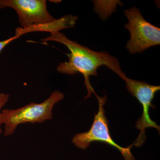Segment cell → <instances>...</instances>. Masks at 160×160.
<instances>
[{
    "label": "cell",
    "instance_id": "obj_6",
    "mask_svg": "<svg viewBox=\"0 0 160 160\" xmlns=\"http://www.w3.org/2000/svg\"><path fill=\"white\" fill-rule=\"evenodd\" d=\"M14 9L22 29L51 22L55 19L49 14L46 0H0V9Z\"/></svg>",
    "mask_w": 160,
    "mask_h": 160
},
{
    "label": "cell",
    "instance_id": "obj_7",
    "mask_svg": "<svg viewBox=\"0 0 160 160\" xmlns=\"http://www.w3.org/2000/svg\"><path fill=\"white\" fill-rule=\"evenodd\" d=\"M78 20V17L77 16L67 15L58 19H55L51 22L26 29L18 27L16 29L15 35L20 37L23 34L34 32H47L52 34L55 32H59L61 29L74 27Z\"/></svg>",
    "mask_w": 160,
    "mask_h": 160
},
{
    "label": "cell",
    "instance_id": "obj_4",
    "mask_svg": "<svg viewBox=\"0 0 160 160\" xmlns=\"http://www.w3.org/2000/svg\"><path fill=\"white\" fill-rule=\"evenodd\" d=\"M124 14L128 20L125 28L130 32L126 48L131 54L141 53L146 49L160 44V29L149 22L138 9H126Z\"/></svg>",
    "mask_w": 160,
    "mask_h": 160
},
{
    "label": "cell",
    "instance_id": "obj_10",
    "mask_svg": "<svg viewBox=\"0 0 160 160\" xmlns=\"http://www.w3.org/2000/svg\"><path fill=\"white\" fill-rule=\"evenodd\" d=\"M19 38V37L18 36L15 35L14 36L12 37L9 38L7 39L6 40L0 41V54H1L3 49H4L8 44L11 42L12 41H14V40H16Z\"/></svg>",
    "mask_w": 160,
    "mask_h": 160
},
{
    "label": "cell",
    "instance_id": "obj_1",
    "mask_svg": "<svg viewBox=\"0 0 160 160\" xmlns=\"http://www.w3.org/2000/svg\"><path fill=\"white\" fill-rule=\"evenodd\" d=\"M41 40L44 43L49 41L58 42L67 47L70 52L66 53L69 61L60 63L57 69L62 74L72 75L79 72L83 75L88 91L86 99L91 97L92 92L95 93L89 82V77L97 76V70L100 66H106L122 79L126 76L121 69L118 60L115 57L107 52L95 51L82 46L68 38L64 33L59 32L52 33Z\"/></svg>",
    "mask_w": 160,
    "mask_h": 160
},
{
    "label": "cell",
    "instance_id": "obj_5",
    "mask_svg": "<svg viewBox=\"0 0 160 160\" xmlns=\"http://www.w3.org/2000/svg\"><path fill=\"white\" fill-rule=\"evenodd\" d=\"M122 80L126 82V87L129 93L135 97L141 104L143 109L142 117L138 120L136 127L140 131L139 135L132 145L139 147L143 145L146 139V129L154 128L160 132V126L151 119L149 115L150 108L154 109L152 104L156 93L160 90L159 86H153L144 82L137 81L125 76Z\"/></svg>",
    "mask_w": 160,
    "mask_h": 160
},
{
    "label": "cell",
    "instance_id": "obj_2",
    "mask_svg": "<svg viewBox=\"0 0 160 160\" xmlns=\"http://www.w3.org/2000/svg\"><path fill=\"white\" fill-rule=\"evenodd\" d=\"M64 97L62 92L56 90L47 99L40 104L31 102L18 109H4L2 113L3 124H5L4 136L12 134L20 124L41 123L46 120L52 119L53 106Z\"/></svg>",
    "mask_w": 160,
    "mask_h": 160
},
{
    "label": "cell",
    "instance_id": "obj_8",
    "mask_svg": "<svg viewBox=\"0 0 160 160\" xmlns=\"http://www.w3.org/2000/svg\"><path fill=\"white\" fill-rule=\"evenodd\" d=\"M93 2L101 7L102 6V8L94 6V10L102 20H106L114 11L112 10L115 11L117 5L121 3V2L119 1H112L109 6H107L109 4V1H94Z\"/></svg>",
    "mask_w": 160,
    "mask_h": 160
},
{
    "label": "cell",
    "instance_id": "obj_9",
    "mask_svg": "<svg viewBox=\"0 0 160 160\" xmlns=\"http://www.w3.org/2000/svg\"><path fill=\"white\" fill-rule=\"evenodd\" d=\"M9 98V94H6L4 93H0V135L2 134V131L1 126L3 124L2 116V113L1 112V109L8 102Z\"/></svg>",
    "mask_w": 160,
    "mask_h": 160
},
{
    "label": "cell",
    "instance_id": "obj_3",
    "mask_svg": "<svg viewBox=\"0 0 160 160\" xmlns=\"http://www.w3.org/2000/svg\"><path fill=\"white\" fill-rule=\"evenodd\" d=\"M94 94L98 102V111L95 115L92 126L89 131L75 135L72 140V142L77 148L82 149H87L93 142L105 143L118 150L125 160H136L131 151L132 144L126 148L122 147L116 143L112 138L104 108L107 97H100L95 93Z\"/></svg>",
    "mask_w": 160,
    "mask_h": 160
}]
</instances>
